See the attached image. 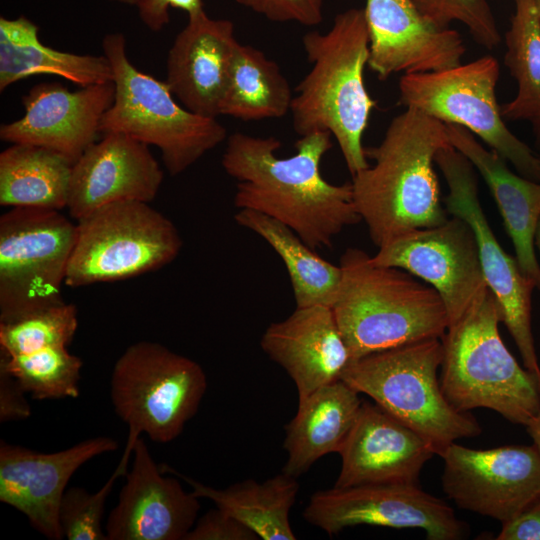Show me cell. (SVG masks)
Listing matches in <instances>:
<instances>
[{"mask_svg": "<svg viewBox=\"0 0 540 540\" xmlns=\"http://www.w3.org/2000/svg\"><path fill=\"white\" fill-rule=\"evenodd\" d=\"M302 43L312 68L292 99L293 128L300 137L315 132L334 136L353 177L370 165L362 137L376 106L363 79L369 57L364 9L340 12L326 33L309 31Z\"/></svg>", "mask_w": 540, "mask_h": 540, "instance_id": "cell-3", "label": "cell"}, {"mask_svg": "<svg viewBox=\"0 0 540 540\" xmlns=\"http://www.w3.org/2000/svg\"><path fill=\"white\" fill-rule=\"evenodd\" d=\"M117 448V441L105 436L54 453H40L1 440L0 501L24 514L48 539L60 540L64 535L59 508L70 478L87 461Z\"/></svg>", "mask_w": 540, "mask_h": 540, "instance_id": "cell-16", "label": "cell"}, {"mask_svg": "<svg viewBox=\"0 0 540 540\" xmlns=\"http://www.w3.org/2000/svg\"><path fill=\"white\" fill-rule=\"evenodd\" d=\"M110 1L118 2V3L126 4V5H135V6L138 2V0H110Z\"/></svg>", "mask_w": 540, "mask_h": 540, "instance_id": "cell-43", "label": "cell"}, {"mask_svg": "<svg viewBox=\"0 0 540 540\" xmlns=\"http://www.w3.org/2000/svg\"><path fill=\"white\" fill-rule=\"evenodd\" d=\"M451 145L462 153L487 184L512 240L522 273L540 290L535 232L540 219V182L513 173L507 161L485 148L467 129L446 124Z\"/></svg>", "mask_w": 540, "mask_h": 540, "instance_id": "cell-24", "label": "cell"}, {"mask_svg": "<svg viewBox=\"0 0 540 540\" xmlns=\"http://www.w3.org/2000/svg\"><path fill=\"white\" fill-rule=\"evenodd\" d=\"M439 338L421 340L350 361L340 380L421 435L440 455L458 439L481 433L479 422L457 411L438 378L443 360Z\"/></svg>", "mask_w": 540, "mask_h": 540, "instance_id": "cell-6", "label": "cell"}, {"mask_svg": "<svg viewBox=\"0 0 540 540\" xmlns=\"http://www.w3.org/2000/svg\"><path fill=\"white\" fill-rule=\"evenodd\" d=\"M329 132L301 136L296 153L281 158V142L235 132L222 156L225 172L237 180L234 205L274 218L292 229L312 249L331 248L346 227L361 222L352 185H336L321 174L332 147Z\"/></svg>", "mask_w": 540, "mask_h": 540, "instance_id": "cell-1", "label": "cell"}, {"mask_svg": "<svg viewBox=\"0 0 540 540\" xmlns=\"http://www.w3.org/2000/svg\"><path fill=\"white\" fill-rule=\"evenodd\" d=\"M505 45L504 63L517 83V92L501 105L503 118L527 121L540 146V16L532 0H515Z\"/></svg>", "mask_w": 540, "mask_h": 540, "instance_id": "cell-31", "label": "cell"}, {"mask_svg": "<svg viewBox=\"0 0 540 540\" xmlns=\"http://www.w3.org/2000/svg\"><path fill=\"white\" fill-rule=\"evenodd\" d=\"M102 48L112 67L115 95L101 119V133H123L156 146L172 176L183 173L226 139L227 131L216 118L179 105L166 81L130 62L123 34H107Z\"/></svg>", "mask_w": 540, "mask_h": 540, "instance_id": "cell-7", "label": "cell"}, {"mask_svg": "<svg viewBox=\"0 0 540 540\" xmlns=\"http://www.w3.org/2000/svg\"><path fill=\"white\" fill-rule=\"evenodd\" d=\"M341 469L333 487L418 484L435 451L414 430L376 403L362 402L341 450Z\"/></svg>", "mask_w": 540, "mask_h": 540, "instance_id": "cell-21", "label": "cell"}, {"mask_svg": "<svg viewBox=\"0 0 540 540\" xmlns=\"http://www.w3.org/2000/svg\"><path fill=\"white\" fill-rule=\"evenodd\" d=\"M39 28L24 16L0 18V91L38 74L60 76L81 87L112 81L107 57L53 49L43 44Z\"/></svg>", "mask_w": 540, "mask_h": 540, "instance_id": "cell-26", "label": "cell"}, {"mask_svg": "<svg viewBox=\"0 0 540 540\" xmlns=\"http://www.w3.org/2000/svg\"><path fill=\"white\" fill-rule=\"evenodd\" d=\"M417 9L431 22L448 28L454 22L464 24L475 42L493 49L501 35L488 0H412Z\"/></svg>", "mask_w": 540, "mask_h": 540, "instance_id": "cell-35", "label": "cell"}, {"mask_svg": "<svg viewBox=\"0 0 540 540\" xmlns=\"http://www.w3.org/2000/svg\"><path fill=\"white\" fill-rule=\"evenodd\" d=\"M539 158H540V155H539Z\"/></svg>", "mask_w": 540, "mask_h": 540, "instance_id": "cell-45", "label": "cell"}, {"mask_svg": "<svg viewBox=\"0 0 540 540\" xmlns=\"http://www.w3.org/2000/svg\"><path fill=\"white\" fill-rule=\"evenodd\" d=\"M500 306L487 290L442 337L440 385L459 412L491 409L527 426L540 414V376L522 368L499 333Z\"/></svg>", "mask_w": 540, "mask_h": 540, "instance_id": "cell-5", "label": "cell"}, {"mask_svg": "<svg viewBox=\"0 0 540 540\" xmlns=\"http://www.w3.org/2000/svg\"><path fill=\"white\" fill-rule=\"evenodd\" d=\"M342 277L331 306L351 361L405 344L439 338L449 317L439 293L409 272L376 265L358 248L340 258Z\"/></svg>", "mask_w": 540, "mask_h": 540, "instance_id": "cell-4", "label": "cell"}, {"mask_svg": "<svg viewBox=\"0 0 540 540\" xmlns=\"http://www.w3.org/2000/svg\"><path fill=\"white\" fill-rule=\"evenodd\" d=\"M207 389L203 368L157 342L139 341L117 359L110 381V396L118 417L129 433L124 449L132 455L136 440L176 439L198 411Z\"/></svg>", "mask_w": 540, "mask_h": 540, "instance_id": "cell-8", "label": "cell"}, {"mask_svg": "<svg viewBox=\"0 0 540 540\" xmlns=\"http://www.w3.org/2000/svg\"><path fill=\"white\" fill-rule=\"evenodd\" d=\"M78 328L77 309L65 302L10 322H0L1 354L15 356L68 346Z\"/></svg>", "mask_w": 540, "mask_h": 540, "instance_id": "cell-33", "label": "cell"}, {"mask_svg": "<svg viewBox=\"0 0 540 540\" xmlns=\"http://www.w3.org/2000/svg\"><path fill=\"white\" fill-rule=\"evenodd\" d=\"M293 95L279 65L261 50L239 43L220 104V115L243 121L281 118Z\"/></svg>", "mask_w": 540, "mask_h": 540, "instance_id": "cell-30", "label": "cell"}, {"mask_svg": "<svg viewBox=\"0 0 540 540\" xmlns=\"http://www.w3.org/2000/svg\"><path fill=\"white\" fill-rule=\"evenodd\" d=\"M273 22L315 26L323 19L325 0H235Z\"/></svg>", "mask_w": 540, "mask_h": 540, "instance_id": "cell-36", "label": "cell"}, {"mask_svg": "<svg viewBox=\"0 0 540 540\" xmlns=\"http://www.w3.org/2000/svg\"><path fill=\"white\" fill-rule=\"evenodd\" d=\"M188 17L169 50L166 83L182 106L216 118L239 42L230 20L204 10Z\"/></svg>", "mask_w": 540, "mask_h": 540, "instance_id": "cell-22", "label": "cell"}, {"mask_svg": "<svg viewBox=\"0 0 540 540\" xmlns=\"http://www.w3.org/2000/svg\"><path fill=\"white\" fill-rule=\"evenodd\" d=\"M74 162L31 144H12L0 154V205L58 210L67 206Z\"/></svg>", "mask_w": 540, "mask_h": 540, "instance_id": "cell-28", "label": "cell"}, {"mask_svg": "<svg viewBox=\"0 0 540 540\" xmlns=\"http://www.w3.org/2000/svg\"><path fill=\"white\" fill-rule=\"evenodd\" d=\"M128 462L120 460L106 483L95 493L82 487L66 489L59 508V521L68 540H107L102 528L105 502L117 478L127 473Z\"/></svg>", "mask_w": 540, "mask_h": 540, "instance_id": "cell-34", "label": "cell"}, {"mask_svg": "<svg viewBox=\"0 0 540 540\" xmlns=\"http://www.w3.org/2000/svg\"><path fill=\"white\" fill-rule=\"evenodd\" d=\"M15 377L0 366V422L24 420L31 416V406Z\"/></svg>", "mask_w": 540, "mask_h": 540, "instance_id": "cell-38", "label": "cell"}, {"mask_svg": "<svg viewBox=\"0 0 540 540\" xmlns=\"http://www.w3.org/2000/svg\"><path fill=\"white\" fill-rule=\"evenodd\" d=\"M371 260L376 265L401 268L432 286L444 302L449 325L489 290L474 232L457 216L389 241Z\"/></svg>", "mask_w": 540, "mask_h": 540, "instance_id": "cell-15", "label": "cell"}, {"mask_svg": "<svg viewBox=\"0 0 540 540\" xmlns=\"http://www.w3.org/2000/svg\"><path fill=\"white\" fill-rule=\"evenodd\" d=\"M182 245L173 222L147 202L107 204L77 220L65 285L114 282L158 270Z\"/></svg>", "mask_w": 540, "mask_h": 540, "instance_id": "cell-9", "label": "cell"}, {"mask_svg": "<svg viewBox=\"0 0 540 540\" xmlns=\"http://www.w3.org/2000/svg\"><path fill=\"white\" fill-rule=\"evenodd\" d=\"M527 433L533 441V445L540 452V414L536 416L527 426Z\"/></svg>", "mask_w": 540, "mask_h": 540, "instance_id": "cell-41", "label": "cell"}, {"mask_svg": "<svg viewBox=\"0 0 540 540\" xmlns=\"http://www.w3.org/2000/svg\"><path fill=\"white\" fill-rule=\"evenodd\" d=\"M499 63L491 55L466 64L424 73L404 74L399 101L445 124L478 136L517 172L540 182V158L506 126L496 97Z\"/></svg>", "mask_w": 540, "mask_h": 540, "instance_id": "cell-10", "label": "cell"}, {"mask_svg": "<svg viewBox=\"0 0 540 540\" xmlns=\"http://www.w3.org/2000/svg\"><path fill=\"white\" fill-rule=\"evenodd\" d=\"M450 144L445 123L406 108L377 146L365 148L374 164L354 175L351 185L356 210L378 248L448 219L434 164L438 151Z\"/></svg>", "mask_w": 540, "mask_h": 540, "instance_id": "cell-2", "label": "cell"}, {"mask_svg": "<svg viewBox=\"0 0 540 540\" xmlns=\"http://www.w3.org/2000/svg\"><path fill=\"white\" fill-rule=\"evenodd\" d=\"M303 516L330 536L357 525L421 529L429 540H458L469 530L448 504L418 484H369L318 491L311 496Z\"/></svg>", "mask_w": 540, "mask_h": 540, "instance_id": "cell-13", "label": "cell"}, {"mask_svg": "<svg viewBox=\"0 0 540 540\" xmlns=\"http://www.w3.org/2000/svg\"><path fill=\"white\" fill-rule=\"evenodd\" d=\"M139 17L152 31L161 30L169 22L168 8H178L188 15L203 11L202 0H138Z\"/></svg>", "mask_w": 540, "mask_h": 540, "instance_id": "cell-39", "label": "cell"}, {"mask_svg": "<svg viewBox=\"0 0 540 540\" xmlns=\"http://www.w3.org/2000/svg\"><path fill=\"white\" fill-rule=\"evenodd\" d=\"M435 164L448 185L445 209L472 228L483 275L500 306L502 322L515 341L524 367L540 376L531 329V296L536 285L493 234L480 204L475 168L470 161L450 144L438 151Z\"/></svg>", "mask_w": 540, "mask_h": 540, "instance_id": "cell-12", "label": "cell"}, {"mask_svg": "<svg viewBox=\"0 0 540 540\" xmlns=\"http://www.w3.org/2000/svg\"><path fill=\"white\" fill-rule=\"evenodd\" d=\"M368 66L379 79L424 73L461 64L466 52L458 31L427 19L412 0H366Z\"/></svg>", "mask_w": 540, "mask_h": 540, "instance_id": "cell-18", "label": "cell"}, {"mask_svg": "<svg viewBox=\"0 0 540 540\" xmlns=\"http://www.w3.org/2000/svg\"><path fill=\"white\" fill-rule=\"evenodd\" d=\"M361 405L359 393L342 380L298 401L295 417L285 426L284 449L288 459L282 472L296 478L321 457L339 453Z\"/></svg>", "mask_w": 540, "mask_h": 540, "instance_id": "cell-25", "label": "cell"}, {"mask_svg": "<svg viewBox=\"0 0 540 540\" xmlns=\"http://www.w3.org/2000/svg\"><path fill=\"white\" fill-rule=\"evenodd\" d=\"M234 219L263 238L282 259L296 307L333 305L342 277L339 265L319 256L292 229L265 214L239 209Z\"/></svg>", "mask_w": 540, "mask_h": 540, "instance_id": "cell-29", "label": "cell"}, {"mask_svg": "<svg viewBox=\"0 0 540 540\" xmlns=\"http://www.w3.org/2000/svg\"><path fill=\"white\" fill-rule=\"evenodd\" d=\"M439 456L443 491L462 509L505 523L540 501V452L534 445L478 450L453 442Z\"/></svg>", "mask_w": 540, "mask_h": 540, "instance_id": "cell-14", "label": "cell"}, {"mask_svg": "<svg viewBox=\"0 0 540 540\" xmlns=\"http://www.w3.org/2000/svg\"><path fill=\"white\" fill-rule=\"evenodd\" d=\"M162 474L140 436L132 468L105 525L108 540H184L197 520L199 498L176 478Z\"/></svg>", "mask_w": 540, "mask_h": 540, "instance_id": "cell-19", "label": "cell"}, {"mask_svg": "<svg viewBox=\"0 0 540 540\" xmlns=\"http://www.w3.org/2000/svg\"><path fill=\"white\" fill-rule=\"evenodd\" d=\"M258 536L237 519L216 507L196 520L184 540H256Z\"/></svg>", "mask_w": 540, "mask_h": 540, "instance_id": "cell-37", "label": "cell"}, {"mask_svg": "<svg viewBox=\"0 0 540 540\" xmlns=\"http://www.w3.org/2000/svg\"><path fill=\"white\" fill-rule=\"evenodd\" d=\"M185 480L198 498L213 501L263 540H295L289 513L295 503L299 485L295 477L284 472L258 483L253 479L216 489L193 480L167 464L159 466Z\"/></svg>", "mask_w": 540, "mask_h": 540, "instance_id": "cell-27", "label": "cell"}, {"mask_svg": "<svg viewBox=\"0 0 540 540\" xmlns=\"http://www.w3.org/2000/svg\"><path fill=\"white\" fill-rule=\"evenodd\" d=\"M82 364L67 346L47 347L15 356L1 354L0 358V366L37 400L77 398Z\"/></svg>", "mask_w": 540, "mask_h": 540, "instance_id": "cell-32", "label": "cell"}, {"mask_svg": "<svg viewBox=\"0 0 540 540\" xmlns=\"http://www.w3.org/2000/svg\"><path fill=\"white\" fill-rule=\"evenodd\" d=\"M534 243H535V247L538 249V251L540 253V219H539L538 224H537Z\"/></svg>", "mask_w": 540, "mask_h": 540, "instance_id": "cell-42", "label": "cell"}, {"mask_svg": "<svg viewBox=\"0 0 540 540\" xmlns=\"http://www.w3.org/2000/svg\"><path fill=\"white\" fill-rule=\"evenodd\" d=\"M497 540H540V501L502 523Z\"/></svg>", "mask_w": 540, "mask_h": 540, "instance_id": "cell-40", "label": "cell"}, {"mask_svg": "<svg viewBox=\"0 0 540 540\" xmlns=\"http://www.w3.org/2000/svg\"><path fill=\"white\" fill-rule=\"evenodd\" d=\"M76 224L58 210L14 207L0 218V322L61 304Z\"/></svg>", "mask_w": 540, "mask_h": 540, "instance_id": "cell-11", "label": "cell"}, {"mask_svg": "<svg viewBox=\"0 0 540 540\" xmlns=\"http://www.w3.org/2000/svg\"><path fill=\"white\" fill-rule=\"evenodd\" d=\"M112 81L70 91L57 82L39 83L23 96L24 115L2 124L0 138L57 151L72 162L96 142L100 122L114 101Z\"/></svg>", "mask_w": 540, "mask_h": 540, "instance_id": "cell-17", "label": "cell"}, {"mask_svg": "<svg viewBox=\"0 0 540 540\" xmlns=\"http://www.w3.org/2000/svg\"><path fill=\"white\" fill-rule=\"evenodd\" d=\"M260 345L294 381L298 401L340 380L351 361L332 308L325 305L296 307L267 327Z\"/></svg>", "mask_w": 540, "mask_h": 540, "instance_id": "cell-23", "label": "cell"}, {"mask_svg": "<svg viewBox=\"0 0 540 540\" xmlns=\"http://www.w3.org/2000/svg\"><path fill=\"white\" fill-rule=\"evenodd\" d=\"M534 5L536 6L539 16H540V0H532Z\"/></svg>", "mask_w": 540, "mask_h": 540, "instance_id": "cell-44", "label": "cell"}, {"mask_svg": "<svg viewBox=\"0 0 540 540\" xmlns=\"http://www.w3.org/2000/svg\"><path fill=\"white\" fill-rule=\"evenodd\" d=\"M162 181L163 171L147 144L123 133H105L74 163L66 208L79 220L114 202L149 203Z\"/></svg>", "mask_w": 540, "mask_h": 540, "instance_id": "cell-20", "label": "cell"}]
</instances>
